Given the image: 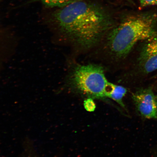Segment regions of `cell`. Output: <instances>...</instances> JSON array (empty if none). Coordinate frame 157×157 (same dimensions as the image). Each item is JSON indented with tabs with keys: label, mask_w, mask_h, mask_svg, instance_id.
Masks as SVG:
<instances>
[{
	"label": "cell",
	"mask_w": 157,
	"mask_h": 157,
	"mask_svg": "<svg viewBox=\"0 0 157 157\" xmlns=\"http://www.w3.org/2000/svg\"><path fill=\"white\" fill-rule=\"evenodd\" d=\"M52 18L61 39L74 58L89 54L116 24L102 7L83 0L60 8Z\"/></svg>",
	"instance_id": "6da1fadb"
},
{
	"label": "cell",
	"mask_w": 157,
	"mask_h": 157,
	"mask_svg": "<svg viewBox=\"0 0 157 157\" xmlns=\"http://www.w3.org/2000/svg\"><path fill=\"white\" fill-rule=\"evenodd\" d=\"M157 23L154 14L126 17L106 33L91 52V58L106 71H119L137 43L157 34Z\"/></svg>",
	"instance_id": "7a4b0ae2"
},
{
	"label": "cell",
	"mask_w": 157,
	"mask_h": 157,
	"mask_svg": "<svg viewBox=\"0 0 157 157\" xmlns=\"http://www.w3.org/2000/svg\"><path fill=\"white\" fill-rule=\"evenodd\" d=\"M64 87L71 93L86 98L105 100L109 82L105 76V70L100 65L91 62L83 64L71 58Z\"/></svg>",
	"instance_id": "3957f363"
},
{
	"label": "cell",
	"mask_w": 157,
	"mask_h": 157,
	"mask_svg": "<svg viewBox=\"0 0 157 157\" xmlns=\"http://www.w3.org/2000/svg\"><path fill=\"white\" fill-rule=\"evenodd\" d=\"M135 106L141 116L157 119V95L150 88H140L132 93Z\"/></svg>",
	"instance_id": "277c9868"
},
{
	"label": "cell",
	"mask_w": 157,
	"mask_h": 157,
	"mask_svg": "<svg viewBox=\"0 0 157 157\" xmlns=\"http://www.w3.org/2000/svg\"><path fill=\"white\" fill-rule=\"evenodd\" d=\"M146 41L137 62L139 71L145 74L157 70V34Z\"/></svg>",
	"instance_id": "5b68a950"
},
{
	"label": "cell",
	"mask_w": 157,
	"mask_h": 157,
	"mask_svg": "<svg viewBox=\"0 0 157 157\" xmlns=\"http://www.w3.org/2000/svg\"><path fill=\"white\" fill-rule=\"evenodd\" d=\"M127 92V88L124 86L114 84L113 89L108 95V98L113 99L125 109V106L123 103V99Z\"/></svg>",
	"instance_id": "8992f818"
},
{
	"label": "cell",
	"mask_w": 157,
	"mask_h": 157,
	"mask_svg": "<svg viewBox=\"0 0 157 157\" xmlns=\"http://www.w3.org/2000/svg\"><path fill=\"white\" fill-rule=\"evenodd\" d=\"M47 6L51 7L61 8L79 0H40Z\"/></svg>",
	"instance_id": "52a82bcc"
},
{
	"label": "cell",
	"mask_w": 157,
	"mask_h": 157,
	"mask_svg": "<svg viewBox=\"0 0 157 157\" xmlns=\"http://www.w3.org/2000/svg\"><path fill=\"white\" fill-rule=\"evenodd\" d=\"M84 106L87 111L92 112L95 111L96 108V104L92 98H86L84 101Z\"/></svg>",
	"instance_id": "ba28073f"
},
{
	"label": "cell",
	"mask_w": 157,
	"mask_h": 157,
	"mask_svg": "<svg viewBox=\"0 0 157 157\" xmlns=\"http://www.w3.org/2000/svg\"><path fill=\"white\" fill-rule=\"evenodd\" d=\"M142 7L149 6H157V0H139Z\"/></svg>",
	"instance_id": "9c48e42d"
},
{
	"label": "cell",
	"mask_w": 157,
	"mask_h": 157,
	"mask_svg": "<svg viewBox=\"0 0 157 157\" xmlns=\"http://www.w3.org/2000/svg\"><path fill=\"white\" fill-rule=\"evenodd\" d=\"M1 1V0H0V1Z\"/></svg>",
	"instance_id": "30bf717a"
}]
</instances>
